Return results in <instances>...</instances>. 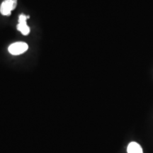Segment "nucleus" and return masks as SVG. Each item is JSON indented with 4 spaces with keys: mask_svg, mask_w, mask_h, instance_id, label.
<instances>
[{
    "mask_svg": "<svg viewBox=\"0 0 153 153\" xmlns=\"http://www.w3.org/2000/svg\"><path fill=\"white\" fill-rule=\"evenodd\" d=\"M17 0H5L0 7V12L4 16H10L11 11L16 8Z\"/></svg>",
    "mask_w": 153,
    "mask_h": 153,
    "instance_id": "nucleus-1",
    "label": "nucleus"
},
{
    "mask_svg": "<svg viewBox=\"0 0 153 153\" xmlns=\"http://www.w3.org/2000/svg\"><path fill=\"white\" fill-rule=\"evenodd\" d=\"M28 48V45L26 43H23V42H17L11 44L10 46L9 47V52L11 55H18L22 54L26 52Z\"/></svg>",
    "mask_w": 153,
    "mask_h": 153,
    "instance_id": "nucleus-2",
    "label": "nucleus"
},
{
    "mask_svg": "<svg viewBox=\"0 0 153 153\" xmlns=\"http://www.w3.org/2000/svg\"><path fill=\"white\" fill-rule=\"evenodd\" d=\"M127 151L128 153H143V149L140 145L135 142H131L129 143Z\"/></svg>",
    "mask_w": 153,
    "mask_h": 153,
    "instance_id": "nucleus-3",
    "label": "nucleus"
},
{
    "mask_svg": "<svg viewBox=\"0 0 153 153\" xmlns=\"http://www.w3.org/2000/svg\"><path fill=\"white\" fill-rule=\"evenodd\" d=\"M17 30H19V31H21L23 35L26 36L30 32V28L27 26L26 23H19L18 26H17Z\"/></svg>",
    "mask_w": 153,
    "mask_h": 153,
    "instance_id": "nucleus-4",
    "label": "nucleus"
},
{
    "mask_svg": "<svg viewBox=\"0 0 153 153\" xmlns=\"http://www.w3.org/2000/svg\"><path fill=\"white\" fill-rule=\"evenodd\" d=\"M29 18H30L29 16H25L24 14H21L20 16H19V23H26V20Z\"/></svg>",
    "mask_w": 153,
    "mask_h": 153,
    "instance_id": "nucleus-5",
    "label": "nucleus"
}]
</instances>
